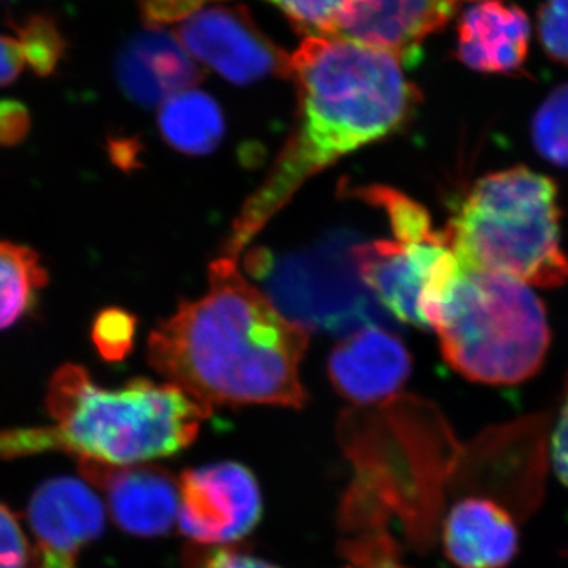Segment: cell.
Returning a JSON list of instances; mask_svg holds the SVG:
<instances>
[{
    "instance_id": "cell-1",
    "label": "cell",
    "mask_w": 568,
    "mask_h": 568,
    "mask_svg": "<svg viewBox=\"0 0 568 568\" xmlns=\"http://www.w3.org/2000/svg\"><path fill=\"white\" fill-rule=\"evenodd\" d=\"M298 110L293 133L227 239L234 260L313 175L410 121L420 92L388 52L353 41L306 37L291 54Z\"/></svg>"
},
{
    "instance_id": "cell-2",
    "label": "cell",
    "mask_w": 568,
    "mask_h": 568,
    "mask_svg": "<svg viewBox=\"0 0 568 568\" xmlns=\"http://www.w3.org/2000/svg\"><path fill=\"white\" fill-rule=\"evenodd\" d=\"M209 293L183 302L149 336V362L170 384L212 406L302 407L308 332L246 282L231 257L209 271Z\"/></svg>"
},
{
    "instance_id": "cell-3",
    "label": "cell",
    "mask_w": 568,
    "mask_h": 568,
    "mask_svg": "<svg viewBox=\"0 0 568 568\" xmlns=\"http://www.w3.org/2000/svg\"><path fill=\"white\" fill-rule=\"evenodd\" d=\"M54 426L0 432V458L62 450L112 466L171 457L189 447L211 409L173 384H93L82 366L55 372L47 396Z\"/></svg>"
},
{
    "instance_id": "cell-4",
    "label": "cell",
    "mask_w": 568,
    "mask_h": 568,
    "mask_svg": "<svg viewBox=\"0 0 568 568\" xmlns=\"http://www.w3.org/2000/svg\"><path fill=\"white\" fill-rule=\"evenodd\" d=\"M444 361L488 386H517L536 376L551 334L540 298L526 283L459 265L454 278L422 302Z\"/></svg>"
},
{
    "instance_id": "cell-5",
    "label": "cell",
    "mask_w": 568,
    "mask_h": 568,
    "mask_svg": "<svg viewBox=\"0 0 568 568\" xmlns=\"http://www.w3.org/2000/svg\"><path fill=\"white\" fill-rule=\"evenodd\" d=\"M444 234L463 267L547 290L568 282L558 185L529 168L497 171L474 183Z\"/></svg>"
},
{
    "instance_id": "cell-6",
    "label": "cell",
    "mask_w": 568,
    "mask_h": 568,
    "mask_svg": "<svg viewBox=\"0 0 568 568\" xmlns=\"http://www.w3.org/2000/svg\"><path fill=\"white\" fill-rule=\"evenodd\" d=\"M346 242H331L312 253L272 257L254 252L246 257L248 271L267 278L268 293L276 308L287 313L291 323L324 331H346L355 325L386 321L375 298L364 293Z\"/></svg>"
},
{
    "instance_id": "cell-7",
    "label": "cell",
    "mask_w": 568,
    "mask_h": 568,
    "mask_svg": "<svg viewBox=\"0 0 568 568\" xmlns=\"http://www.w3.org/2000/svg\"><path fill=\"white\" fill-rule=\"evenodd\" d=\"M173 32L194 61L234 84L291 78V55L257 28L244 6L205 7L178 22Z\"/></svg>"
},
{
    "instance_id": "cell-8",
    "label": "cell",
    "mask_w": 568,
    "mask_h": 568,
    "mask_svg": "<svg viewBox=\"0 0 568 568\" xmlns=\"http://www.w3.org/2000/svg\"><path fill=\"white\" fill-rule=\"evenodd\" d=\"M179 528L196 544L241 540L263 514L256 478L237 463H215L186 470L179 480Z\"/></svg>"
},
{
    "instance_id": "cell-9",
    "label": "cell",
    "mask_w": 568,
    "mask_h": 568,
    "mask_svg": "<svg viewBox=\"0 0 568 568\" xmlns=\"http://www.w3.org/2000/svg\"><path fill=\"white\" fill-rule=\"evenodd\" d=\"M455 17V0H346L328 39L353 41L417 63L422 43Z\"/></svg>"
},
{
    "instance_id": "cell-10",
    "label": "cell",
    "mask_w": 568,
    "mask_h": 568,
    "mask_svg": "<svg viewBox=\"0 0 568 568\" xmlns=\"http://www.w3.org/2000/svg\"><path fill=\"white\" fill-rule=\"evenodd\" d=\"M28 519L37 540L32 568H77L81 549L103 534L104 507L88 485L58 477L33 493Z\"/></svg>"
},
{
    "instance_id": "cell-11",
    "label": "cell",
    "mask_w": 568,
    "mask_h": 568,
    "mask_svg": "<svg viewBox=\"0 0 568 568\" xmlns=\"http://www.w3.org/2000/svg\"><path fill=\"white\" fill-rule=\"evenodd\" d=\"M450 253L446 234L435 242L379 241L353 246L358 276L379 304L402 323L428 328L420 302L429 280Z\"/></svg>"
},
{
    "instance_id": "cell-12",
    "label": "cell",
    "mask_w": 568,
    "mask_h": 568,
    "mask_svg": "<svg viewBox=\"0 0 568 568\" xmlns=\"http://www.w3.org/2000/svg\"><path fill=\"white\" fill-rule=\"evenodd\" d=\"M82 476L102 489L119 528L140 537L170 532L179 515V480L160 466H112L80 458Z\"/></svg>"
},
{
    "instance_id": "cell-13",
    "label": "cell",
    "mask_w": 568,
    "mask_h": 568,
    "mask_svg": "<svg viewBox=\"0 0 568 568\" xmlns=\"http://www.w3.org/2000/svg\"><path fill=\"white\" fill-rule=\"evenodd\" d=\"M413 369L406 346L376 325H365L332 351V386L354 405H376L405 386Z\"/></svg>"
},
{
    "instance_id": "cell-14",
    "label": "cell",
    "mask_w": 568,
    "mask_h": 568,
    "mask_svg": "<svg viewBox=\"0 0 568 568\" xmlns=\"http://www.w3.org/2000/svg\"><path fill=\"white\" fill-rule=\"evenodd\" d=\"M119 84L132 102L163 104L203 80V71L174 32L148 26L125 44L115 65Z\"/></svg>"
},
{
    "instance_id": "cell-15",
    "label": "cell",
    "mask_w": 568,
    "mask_h": 568,
    "mask_svg": "<svg viewBox=\"0 0 568 568\" xmlns=\"http://www.w3.org/2000/svg\"><path fill=\"white\" fill-rule=\"evenodd\" d=\"M457 59L485 74H515L528 59L530 21L514 3L485 0L463 11Z\"/></svg>"
},
{
    "instance_id": "cell-16",
    "label": "cell",
    "mask_w": 568,
    "mask_h": 568,
    "mask_svg": "<svg viewBox=\"0 0 568 568\" xmlns=\"http://www.w3.org/2000/svg\"><path fill=\"white\" fill-rule=\"evenodd\" d=\"M443 545L455 567L506 568L519 551L517 523L496 500L463 497L444 521Z\"/></svg>"
},
{
    "instance_id": "cell-17",
    "label": "cell",
    "mask_w": 568,
    "mask_h": 568,
    "mask_svg": "<svg viewBox=\"0 0 568 568\" xmlns=\"http://www.w3.org/2000/svg\"><path fill=\"white\" fill-rule=\"evenodd\" d=\"M159 125L164 140L178 151L212 152L224 134L222 110L207 93L189 89L171 97L160 108Z\"/></svg>"
},
{
    "instance_id": "cell-18",
    "label": "cell",
    "mask_w": 568,
    "mask_h": 568,
    "mask_svg": "<svg viewBox=\"0 0 568 568\" xmlns=\"http://www.w3.org/2000/svg\"><path fill=\"white\" fill-rule=\"evenodd\" d=\"M223 0H140L142 20L163 28L178 24L212 3ZM290 18L305 37H327L346 0H267Z\"/></svg>"
},
{
    "instance_id": "cell-19",
    "label": "cell",
    "mask_w": 568,
    "mask_h": 568,
    "mask_svg": "<svg viewBox=\"0 0 568 568\" xmlns=\"http://www.w3.org/2000/svg\"><path fill=\"white\" fill-rule=\"evenodd\" d=\"M47 283L48 272L39 254L29 246L0 242V331L32 308Z\"/></svg>"
},
{
    "instance_id": "cell-20",
    "label": "cell",
    "mask_w": 568,
    "mask_h": 568,
    "mask_svg": "<svg viewBox=\"0 0 568 568\" xmlns=\"http://www.w3.org/2000/svg\"><path fill=\"white\" fill-rule=\"evenodd\" d=\"M358 197L366 203L375 204L383 209L390 220L392 231L398 242L406 244H420V242H435L444 239V231L433 227L432 216L405 194L386 186H369V189L357 190Z\"/></svg>"
},
{
    "instance_id": "cell-21",
    "label": "cell",
    "mask_w": 568,
    "mask_h": 568,
    "mask_svg": "<svg viewBox=\"0 0 568 568\" xmlns=\"http://www.w3.org/2000/svg\"><path fill=\"white\" fill-rule=\"evenodd\" d=\"M11 29L17 32L26 65L39 77H50L65 54V40L58 22L37 13L11 21Z\"/></svg>"
},
{
    "instance_id": "cell-22",
    "label": "cell",
    "mask_w": 568,
    "mask_h": 568,
    "mask_svg": "<svg viewBox=\"0 0 568 568\" xmlns=\"http://www.w3.org/2000/svg\"><path fill=\"white\" fill-rule=\"evenodd\" d=\"M532 144L548 163L568 168V84L549 93L532 119Z\"/></svg>"
},
{
    "instance_id": "cell-23",
    "label": "cell",
    "mask_w": 568,
    "mask_h": 568,
    "mask_svg": "<svg viewBox=\"0 0 568 568\" xmlns=\"http://www.w3.org/2000/svg\"><path fill=\"white\" fill-rule=\"evenodd\" d=\"M136 332L134 316L121 308H108L97 316L92 339L106 361H122L132 351Z\"/></svg>"
},
{
    "instance_id": "cell-24",
    "label": "cell",
    "mask_w": 568,
    "mask_h": 568,
    "mask_svg": "<svg viewBox=\"0 0 568 568\" xmlns=\"http://www.w3.org/2000/svg\"><path fill=\"white\" fill-rule=\"evenodd\" d=\"M537 33L551 61L568 67V0H545L537 11Z\"/></svg>"
},
{
    "instance_id": "cell-25",
    "label": "cell",
    "mask_w": 568,
    "mask_h": 568,
    "mask_svg": "<svg viewBox=\"0 0 568 568\" xmlns=\"http://www.w3.org/2000/svg\"><path fill=\"white\" fill-rule=\"evenodd\" d=\"M33 555L20 523L0 503V568H32Z\"/></svg>"
},
{
    "instance_id": "cell-26",
    "label": "cell",
    "mask_w": 568,
    "mask_h": 568,
    "mask_svg": "<svg viewBox=\"0 0 568 568\" xmlns=\"http://www.w3.org/2000/svg\"><path fill=\"white\" fill-rule=\"evenodd\" d=\"M31 130V114L24 104L17 100L0 102V145L20 144Z\"/></svg>"
},
{
    "instance_id": "cell-27",
    "label": "cell",
    "mask_w": 568,
    "mask_h": 568,
    "mask_svg": "<svg viewBox=\"0 0 568 568\" xmlns=\"http://www.w3.org/2000/svg\"><path fill=\"white\" fill-rule=\"evenodd\" d=\"M551 463L560 484L568 488V376L551 436Z\"/></svg>"
},
{
    "instance_id": "cell-28",
    "label": "cell",
    "mask_w": 568,
    "mask_h": 568,
    "mask_svg": "<svg viewBox=\"0 0 568 568\" xmlns=\"http://www.w3.org/2000/svg\"><path fill=\"white\" fill-rule=\"evenodd\" d=\"M197 568H278L274 564L246 555L244 551L231 548H216L205 551L197 559Z\"/></svg>"
},
{
    "instance_id": "cell-29",
    "label": "cell",
    "mask_w": 568,
    "mask_h": 568,
    "mask_svg": "<svg viewBox=\"0 0 568 568\" xmlns=\"http://www.w3.org/2000/svg\"><path fill=\"white\" fill-rule=\"evenodd\" d=\"M24 55L13 37H0V88L10 84L24 69Z\"/></svg>"
},
{
    "instance_id": "cell-30",
    "label": "cell",
    "mask_w": 568,
    "mask_h": 568,
    "mask_svg": "<svg viewBox=\"0 0 568 568\" xmlns=\"http://www.w3.org/2000/svg\"><path fill=\"white\" fill-rule=\"evenodd\" d=\"M355 566L349 568H405L392 556L390 548H364L354 558Z\"/></svg>"
}]
</instances>
